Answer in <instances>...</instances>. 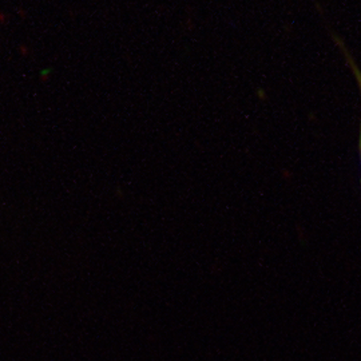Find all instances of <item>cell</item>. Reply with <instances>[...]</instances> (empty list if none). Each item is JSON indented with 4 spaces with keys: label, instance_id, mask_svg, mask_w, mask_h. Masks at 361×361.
Listing matches in <instances>:
<instances>
[{
    "label": "cell",
    "instance_id": "6da1fadb",
    "mask_svg": "<svg viewBox=\"0 0 361 361\" xmlns=\"http://www.w3.org/2000/svg\"><path fill=\"white\" fill-rule=\"evenodd\" d=\"M338 44L341 46V49H343V51H344V55H345V58H347V61H348V65L350 66V70L353 71V74H355V77H356V80H357V83H359V86H360V92H361V70L357 67V65L353 62V59L350 58V55H349V52L345 50V47L343 46V43H340L338 42ZM359 146H360V158H361V123H360V142H359Z\"/></svg>",
    "mask_w": 361,
    "mask_h": 361
}]
</instances>
